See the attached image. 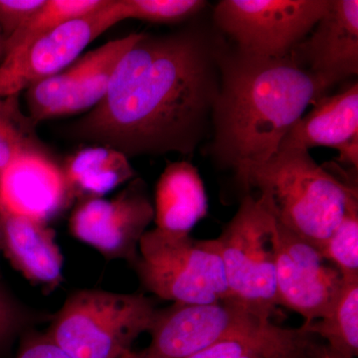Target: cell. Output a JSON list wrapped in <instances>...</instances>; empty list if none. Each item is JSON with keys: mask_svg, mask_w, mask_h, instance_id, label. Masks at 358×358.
<instances>
[{"mask_svg": "<svg viewBox=\"0 0 358 358\" xmlns=\"http://www.w3.org/2000/svg\"><path fill=\"white\" fill-rule=\"evenodd\" d=\"M45 0H0V30L4 40L25 24Z\"/></svg>", "mask_w": 358, "mask_h": 358, "instance_id": "cell-26", "label": "cell"}, {"mask_svg": "<svg viewBox=\"0 0 358 358\" xmlns=\"http://www.w3.org/2000/svg\"><path fill=\"white\" fill-rule=\"evenodd\" d=\"M334 148L338 162L358 169V85L324 96L289 129L279 150Z\"/></svg>", "mask_w": 358, "mask_h": 358, "instance_id": "cell-15", "label": "cell"}, {"mask_svg": "<svg viewBox=\"0 0 358 358\" xmlns=\"http://www.w3.org/2000/svg\"><path fill=\"white\" fill-rule=\"evenodd\" d=\"M155 228L167 234L190 235L208 212L203 180L188 162L167 164L155 187Z\"/></svg>", "mask_w": 358, "mask_h": 358, "instance_id": "cell-17", "label": "cell"}, {"mask_svg": "<svg viewBox=\"0 0 358 358\" xmlns=\"http://www.w3.org/2000/svg\"><path fill=\"white\" fill-rule=\"evenodd\" d=\"M273 243L278 306L300 315L303 324L322 319L338 296L343 277L313 245L275 221Z\"/></svg>", "mask_w": 358, "mask_h": 358, "instance_id": "cell-12", "label": "cell"}, {"mask_svg": "<svg viewBox=\"0 0 358 358\" xmlns=\"http://www.w3.org/2000/svg\"><path fill=\"white\" fill-rule=\"evenodd\" d=\"M0 250L15 270L44 291L62 282L64 258L48 223L0 210Z\"/></svg>", "mask_w": 358, "mask_h": 358, "instance_id": "cell-16", "label": "cell"}, {"mask_svg": "<svg viewBox=\"0 0 358 358\" xmlns=\"http://www.w3.org/2000/svg\"><path fill=\"white\" fill-rule=\"evenodd\" d=\"M221 56L193 29L141 33L117 63L103 100L68 134L128 157L192 155L212 122Z\"/></svg>", "mask_w": 358, "mask_h": 358, "instance_id": "cell-1", "label": "cell"}, {"mask_svg": "<svg viewBox=\"0 0 358 358\" xmlns=\"http://www.w3.org/2000/svg\"><path fill=\"white\" fill-rule=\"evenodd\" d=\"M327 90L292 54L274 59L222 53L212 113V155L235 173L267 162L308 106Z\"/></svg>", "mask_w": 358, "mask_h": 358, "instance_id": "cell-2", "label": "cell"}, {"mask_svg": "<svg viewBox=\"0 0 358 358\" xmlns=\"http://www.w3.org/2000/svg\"><path fill=\"white\" fill-rule=\"evenodd\" d=\"M313 336L346 358L358 355V280L345 281L322 319L303 324Z\"/></svg>", "mask_w": 358, "mask_h": 358, "instance_id": "cell-19", "label": "cell"}, {"mask_svg": "<svg viewBox=\"0 0 358 358\" xmlns=\"http://www.w3.org/2000/svg\"><path fill=\"white\" fill-rule=\"evenodd\" d=\"M275 219L259 197L245 195L216 238L231 299L272 320L277 312Z\"/></svg>", "mask_w": 358, "mask_h": 358, "instance_id": "cell-7", "label": "cell"}, {"mask_svg": "<svg viewBox=\"0 0 358 358\" xmlns=\"http://www.w3.org/2000/svg\"><path fill=\"white\" fill-rule=\"evenodd\" d=\"M124 20L173 24L192 18L206 6L202 0H121Z\"/></svg>", "mask_w": 358, "mask_h": 358, "instance_id": "cell-24", "label": "cell"}, {"mask_svg": "<svg viewBox=\"0 0 358 358\" xmlns=\"http://www.w3.org/2000/svg\"><path fill=\"white\" fill-rule=\"evenodd\" d=\"M124 20L121 0H110L95 13L6 52L0 63V96H18L57 74L79 58L94 40Z\"/></svg>", "mask_w": 358, "mask_h": 358, "instance_id": "cell-9", "label": "cell"}, {"mask_svg": "<svg viewBox=\"0 0 358 358\" xmlns=\"http://www.w3.org/2000/svg\"><path fill=\"white\" fill-rule=\"evenodd\" d=\"M133 267L143 288L162 300L199 305L231 299L216 239L148 230Z\"/></svg>", "mask_w": 358, "mask_h": 358, "instance_id": "cell-6", "label": "cell"}, {"mask_svg": "<svg viewBox=\"0 0 358 358\" xmlns=\"http://www.w3.org/2000/svg\"><path fill=\"white\" fill-rule=\"evenodd\" d=\"M329 6V0H222L213 17L245 55L284 58L307 38Z\"/></svg>", "mask_w": 358, "mask_h": 358, "instance_id": "cell-8", "label": "cell"}, {"mask_svg": "<svg viewBox=\"0 0 358 358\" xmlns=\"http://www.w3.org/2000/svg\"><path fill=\"white\" fill-rule=\"evenodd\" d=\"M157 312L143 294L81 289L68 296L46 336L74 358H122Z\"/></svg>", "mask_w": 358, "mask_h": 358, "instance_id": "cell-5", "label": "cell"}, {"mask_svg": "<svg viewBox=\"0 0 358 358\" xmlns=\"http://www.w3.org/2000/svg\"><path fill=\"white\" fill-rule=\"evenodd\" d=\"M61 169L73 199H102L134 176L126 155L102 145L81 148L70 155Z\"/></svg>", "mask_w": 358, "mask_h": 358, "instance_id": "cell-18", "label": "cell"}, {"mask_svg": "<svg viewBox=\"0 0 358 358\" xmlns=\"http://www.w3.org/2000/svg\"><path fill=\"white\" fill-rule=\"evenodd\" d=\"M154 220L147 185L136 178L114 199H85L73 211L69 226L73 236L105 258L133 266L141 238Z\"/></svg>", "mask_w": 358, "mask_h": 358, "instance_id": "cell-10", "label": "cell"}, {"mask_svg": "<svg viewBox=\"0 0 358 358\" xmlns=\"http://www.w3.org/2000/svg\"><path fill=\"white\" fill-rule=\"evenodd\" d=\"M4 53H6V40H4L1 30H0V63L3 60Z\"/></svg>", "mask_w": 358, "mask_h": 358, "instance_id": "cell-29", "label": "cell"}, {"mask_svg": "<svg viewBox=\"0 0 358 358\" xmlns=\"http://www.w3.org/2000/svg\"><path fill=\"white\" fill-rule=\"evenodd\" d=\"M320 339L299 343L225 341L186 358H313Z\"/></svg>", "mask_w": 358, "mask_h": 358, "instance_id": "cell-22", "label": "cell"}, {"mask_svg": "<svg viewBox=\"0 0 358 358\" xmlns=\"http://www.w3.org/2000/svg\"><path fill=\"white\" fill-rule=\"evenodd\" d=\"M36 126L20 109L18 96H0V173L27 152H45Z\"/></svg>", "mask_w": 358, "mask_h": 358, "instance_id": "cell-21", "label": "cell"}, {"mask_svg": "<svg viewBox=\"0 0 358 358\" xmlns=\"http://www.w3.org/2000/svg\"><path fill=\"white\" fill-rule=\"evenodd\" d=\"M110 0H45L34 15L6 41V52L13 50L47 33L96 13ZM4 53V54H6Z\"/></svg>", "mask_w": 358, "mask_h": 358, "instance_id": "cell-20", "label": "cell"}, {"mask_svg": "<svg viewBox=\"0 0 358 358\" xmlns=\"http://www.w3.org/2000/svg\"><path fill=\"white\" fill-rule=\"evenodd\" d=\"M313 358H346L343 355H339V353L334 352L331 348H329L326 343L320 341L319 345H317V350H315V355Z\"/></svg>", "mask_w": 358, "mask_h": 358, "instance_id": "cell-28", "label": "cell"}, {"mask_svg": "<svg viewBox=\"0 0 358 358\" xmlns=\"http://www.w3.org/2000/svg\"><path fill=\"white\" fill-rule=\"evenodd\" d=\"M148 334V346L122 358H186L225 341L299 343L315 338L303 326H277L234 299L157 308Z\"/></svg>", "mask_w": 358, "mask_h": 358, "instance_id": "cell-4", "label": "cell"}, {"mask_svg": "<svg viewBox=\"0 0 358 358\" xmlns=\"http://www.w3.org/2000/svg\"><path fill=\"white\" fill-rule=\"evenodd\" d=\"M292 53L327 89L358 73V1L329 0V8Z\"/></svg>", "mask_w": 358, "mask_h": 358, "instance_id": "cell-13", "label": "cell"}, {"mask_svg": "<svg viewBox=\"0 0 358 358\" xmlns=\"http://www.w3.org/2000/svg\"><path fill=\"white\" fill-rule=\"evenodd\" d=\"M73 200L62 169L45 152H27L0 173V210L48 223Z\"/></svg>", "mask_w": 358, "mask_h": 358, "instance_id": "cell-14", "label": "cell"}, {"mask_svg": "<svg viewBox=\"0 0 358 358\" xmlns=\"http://www.w3.org/2000/svg\"><path fill=\"white\" fill-rule=\"evenodd\" d=\"M16 358H74L45 334L30 338L21 346Z\"/></svg>", "mask_w": 358, "mask_h": 358, "instance_id": "cell-27", "label": "cell"}, {"mask_svg": "<svg viewBox=\"0 0 358 358\" xmlns=\"http://www.w3.org/2000/svg\"><path fill=\"white\" fill-rule=\"evenodd\" d=\"M246 189H256L275 222L317 250L358 202L357 188L319 166L307 150H280L262 164L236 171Z\"/></svg>", "mask_w": 358, "mask_h": 358, "instance_id": "cell-3", "label": "cell"}, {"mask_svg": "<svg viewBox=\"0 0 358 358\" xmlns=\"http://www.w3.org/2000/svg\"><path fill=\"white\" fill-rule=\"evenodd\" d=\"M0 253H1V250H0Z\"/></svg>", "mask_w": 358, "mask_h": 358, "instance_id": "cell-30", "label": "cell"}, {"mask_svg": "<svg viewBox=\"0 0 358 358\" xmlns=\"http://www.w3.org/2000/svg\"><path fill=\"white\" fill-rule=\"evenodd\" d=\"M27 320L24 308L0 284V352L9 348Z\"/></svg>", "mask_w": 358, "mask_h": 358, "instance_id": "cell-25", "label": "cell"}, {"mask_svg": "<svg viewBox=\"0 0 358 358\" xmlns=\"http://www.w3.org/2000/svg\"><path fill=\"white\" fill-rule=\"evenodd\" d=\"M320 253L345 281L358 280V202L350 205Z\"/></svg>", "mask_w": 358, "mask_h": 358, "instance_id": "cell-23", "label": "cell"}, {"mask_svg": "<svg viewBox=\"0 0 358 358\" xmlns=\"http://www.w3.org/2000/svg\"><path fill=\"white\" fill-rule=\"evenodd\" d=\"M141 33L113 40L90 51L53 76L26 91L29 117L45 120L92 110L103 100L113 73Z\"/></svg>", "mask_w": 358, "mask_h": 358, "instance_id": "cell-11", "label": "cell"}]
</instances>
